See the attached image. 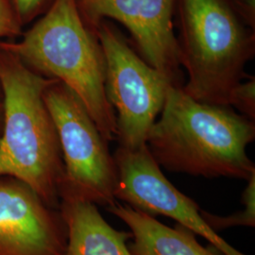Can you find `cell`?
Listing matches in <instances>:
<instances>
[{
	"label": "cell",
	"mask_w": 255,
	"mask_h": 255,
	"mask_svg": "<svg viewBox=\"0 0 255 255\" xmlns=\"http://www.w3.org/2000/svg\"><path fill=\"white\" fill-rule=\"evenodd\" d=\"M23 34L20 24L8 0H0V41L13 40Z\"/></svg>",
	"instance_id": "cell-15"
},
{
	"label": "cell",
	"mask_w": 255,
	"mask_h": 255,
	"mask_svg": "<svg viewBox=\"0 0 255 255\" xmlns=\"http://www.w3.org/2000/svg\"><path fill=\"white\" fill-rule=\"evenodd\" d=\"M67 228L60 210L26 183L0 178V255H64Z\"/></svg>",
	"instance_id": "cell-9"
},
{
	"label": "cell",
	"mask_w": 255,
	"mask_h": 255,
	"mask_svg": "<svg viewBox=\"0 0 255 255\" xmlns=\"http://www.w3.org/2000/svg\"><path fill=\"white\" fill-rule=\"evenodd\" d=\"M228 2L245 25L255 30V0H228Z\"/></svg>",
	"instance_id": "cell-16"
},
{
	"label": "cell",
	"mask_w": 255,
	"mask_h": 255,
	"mask_svg": "<svg viewBox=\"0 0 255 255\" xmlns=\"http://www.w3.org/2000/svg\"><path fill=\"white\" fill-rule=\"evenodd\" d=\"M86 26L96 31L102 20L127 28L146 64L182 87L178 41L174 32L176 0H76Z\"/></svg>",
	"instance_id": "cell-8"
},
{
	"label": "cell",
	"mask_w": 255,
	"mask_h": 255,
	"mask_svg": "<svg viewBox=\"0 0 255 255\" xmlns=\"http://www.w3.org/2000/svg\"><path fill=\"white\" fill-rule=\"evenodd\" d=\"M228 106L251 120L255 119V79L250 76L246 82H240L229 93Z\"/></svg>",
	"instance_id": "cell-13"
},
{
	"label": "cell",
	"mask_w": 255,
	"mask_h": 255,
	"mask_svg": "<svg viewBox=\"0 0 255 255\" xmlns=\"http://www.w3.org/2000/svg\"><path fill=\"white\" fill-rule=\"evenodd\" d=\"M0 80L5 93L0 178L26 183L47 205L59 209L64 161L54 121L44 100L52 79L35 73L0 45Z\"/></svg>",
	"instance_id": "cell-3"
},
{
	"label": "cell",
	"mask_w": 255,
	"mask_h": 255,
	"mask_svg": "<svg viewBox=\"0 0 255 255\" xmlns=\"http://www.w3.org/2000/svg\"><path fill=\"white\" fill-rule=\"evenodd\" d=\"M96 32L106 61V98L117 111L119 146H144L173 84L137 54L111 21L102 20Z\"/></svg>",
	"instance_id": "cell-6"
},
{
	"label": "cell",
	"mask_w": 255,
	"mask_h": 255,
	"mask_svg": "<svg viewBox=\"0 0 255 255\" xmlns=\"http://www.w3.org/2000/svg\"><path fill=\"white\" fill-rule=\"evenodd\" d=\"M106 208L130 230L133 241L128 247L131 255H223L215 247L201 246L196 235L182 225L170 228L127 204L117 202Z\"/></svg>",
	"instance_id": "cell-11"
},
{
	"label": "cell",
	"mask_w": 255,
	"mask_h": 255,
	"mask_svg": "<svg viewBox=\"0 0 255 255\" xmlns=\"http://www.w3.org/2000/svg\"><path fill=\"white\" fill-rule=\"evenodd\" d=\"M4 115H5V93H4L3 84L0 80V138L2 135V130H3Z\"/></svg>",
	"instance_id": "cell-17"
},
{
	"label": "cell",
	"mask_w": 255,
	"mask_h": 255,
	"mask_svg": "<svg viewBox=\"0 0 255 255\" xmlns=\"http://www.w3.org/2000/svg\"><path fill=\"white\" fill-rule=\"evenodd\" d=\"M242 202L245 209L230 217H219L201 210V216L210 228L215 232L225 229L243 226L255 227V173L248 180L246 189L242 194Z\"/></svg>",
	"instance_id": "cell-12"
},
{
	"label": "cell",
	"mask_w": 255,
	"mask_h": 255,
	"mask_svg": "<svg viewBox=\"0 0 255 255\" xmlns=\"http://www.w3.org/2000/svg\"><path fill=\"white\" fill-rule=\"evenodd\" d=\"M44 100L54 121L63 154L60 199L72 197L106 207L116 204L115 159L82 101L57 80L47 85Z\"/></svg>",
	"instance_id": "cell-5"
},
{
	"label": "cell",
	"mask_w": 255,
	"mask_h": 255,
	"mask_svg": "<svg viewBox=\"0 0 255 255\" xmlns=\"http://www.w3.org/2000/svg\"><path fill=\"white\" fill-rule=\"evenodd\" d=\"M20 24L27 26L42 16L54 0H8Z\"/></svg>",
	"instance_id": "cell-14"
},
{
	"label": "cell",
	"mask_w": 255,
	"mask_h": 255,
	"mask_svg": "<svg viewBox=\"0 0 255 255\" xmlns=\"http://www.w3.org/2000/svg\"><path fill=\"white\" fill-rule=\"evenodd\" d=\"M118 179L117 201L150 216L163 215L209 241L223 255H245L210 228L200 206L169 182L146 145L137 148L119 146L114 155Z\"/></svg>",
	"instance_id": "cell-7"
},
{
	"label": "cell",
	"mask_w": 255,
	"mask_h": 255,
	"mask_svg": "<svg viewBox=\"0 0 255 255\" xmlns=\"http://www.w3.org/2000/svg\"><path fill=\"white\" fill-rule=\"evenodd\" d=\"M182 89L200 102L228 106L229 93L246 80L245 66L255 53V31L228 0H176Z\"/></svg>",
	"instance_id": "cell-4"
},
{
	"label": "cell",
	"mask_w": 255,
	"mask_h": 255,
	"mask_svg": "<svg viewBox=\"0 0 255 255\" xmlns=\"http://www.w3.org/2000/svg\"><path fill=\"white\" fill-rule=\"evenodd\" d=\"M146 144L164 169L204 178L248 181L255 173L247 146L255 139V121L230 106L200 102L182 87L168 88L164 107Z\"/></svg>",
	"instance_id": "cell-1"
},
{
	"label": "cell",
	"mask_w": 255,
	"mask_h": 255,
	"mask_svg": "<svg viewBox=\"0 0 255 255\" xmlns=\"http://www.w3.org/2000/svg\"><path fill=\"white\" fill-rule=\"evenodd\" d=\"M20 41L0 45L29 69L64 83L78 96L109 143L117 139L116 112L106 98L105 56L97 32L86 26L76 0H54Z\"/></svg>",
	"instance_id": "cell-2"
},
{
	"label": "cell",
	"mask_w": 255,
	"mask_h": 255,
	"mask_svg": "<svg viewBox=\"0 0 255 255\" xmlns=\"http://www.w3.org/2000/svg\"><path fill=\"white\" fill-rule=\"evenodd\" d=\"M59 210L67 228L64 255H131L128 241L131 233L113 228L97 204L72 197L60 199Z\"/></svg>",
	"instance_id": "cell-10"
}]
</instances>
